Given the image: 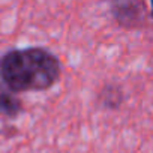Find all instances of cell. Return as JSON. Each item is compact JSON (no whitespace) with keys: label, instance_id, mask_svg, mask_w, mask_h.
Returning a JSON list of instances; mask_svg holds the SVG:
<instances>
[{"label":"cell","instance_id":"obj_1","mask_svg":"<svg viewBox=\"0 0 153 153\" xmlns=\"http://www.w3.org/2000/svg\"><path fill=\"white\" fill-rule=\"evenodd\" d=\"M62 75L59 57L44 47L12 48L0 56V78L14 92H45Z\"/></svg>","mask_w":153,"mask_h":153},{"label":"cell","instance_id":"obj_2","mask_svg":"<svg viewBox=\"0 0 153 153\" xmlns=\"http://www.w3.org/2000/svg\"><path fill=\"white\" fill-rule=\"evenodd\" d=\"M110 12L117 26L126 30L140 29L147 18L144 0H111Z\"/></svg>","mask_w":153,"mask_h":153},{"label":"cell","instance_id":"obj_3","mask_svg":"<svg viewBox=\"0 0 153 153\" xmlns=\"http://www.w3.org/2000/svg\"><path fill=\"white\" fill-rule=\"evenodd\" d=\"M23 113V102L0 78V114L8 119H17Z\"/></svg>","mask_w":153,"mask_h":153},{"label":"cell","instance_id":"obj_4","mask_svg":"<svg viewBox=\"0 0 153 153\" xmlns=\"http://www.w3.org/2000/svg\"><path fill=\"white\" fill-rule=\"evenodd\" d=\"M98 102L102 108L107 110H119L125 102V92L122 86L116 83L104 84L98 93Z\"/></svg>","mask_w":153,"mask_h":153},{"label":"cell","instance_id":"obj_5","mask_svg":"<svg viewBox=\"0 0 153 153\" xmlns=\"http://www.w3.org/2000/svg\"><path fill=\"white\" fill-rule=\"evenodd\" d=\"M150 18H153V0H150V12H149Z\"/></svg>","mask_w":153,"mask_h":153}]
</instances>
